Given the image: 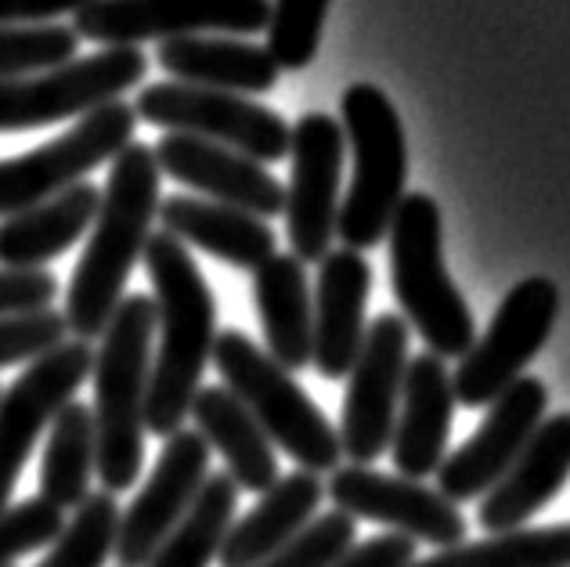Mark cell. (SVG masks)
Listing matches in <instances>:
<instances>
[{
    "instance_id": "obj_12",
    "label": "cell",
    "mask_w": 570,
    "mask_h": 567,
    "mask_svg": "<svg viewBox=\"0 0 570 567\" xmlns=\"http://www.w3.org/2000/svg\"><path fill=\"white\" fill-rule=\"evenodd\" d=\"M293 177L285 185V232L299 264L318 261L333 250L340 217V182L347 138L340 119L328 113H307L289 127Z\"/></svg>"
},
{
    "instance_id": "obj_20",
    "label": "cell",
    "mask_w": 570,
    "mask_h": 567,
    "mask_svg": "<svg viewBox=\"0 0 570 567\" xmlns=\"http://www.w3.org/2000/svg\"><path fill=\"white\" fill-rule=\"evenodd\" d=\"M452 416H455V391L444 358L430 351L412 358L409 369H404L397 423H394V438H390V452H394V467L401 477L423 481V477L438 473V467L448 456Z\"/></svg>"
},
{
    "instance_id": "obj_35",
    "label": "cell",
    "mask_w": 570,
    "mask_h": 567,
    "mask_svg": "<svg viewBox=\"0 0 570 567\" xmlns=\"http://www.w3.org/2000/svg\"><path fill=\"white\" fill-rule=\"evenodd\" d=\"M354 546V520L347 514H318L296 535L289 546H282L275 557L257 567H333Z\"/></svg>"
},
{
    "instance_id": "obj_3",
    "label": "cell",
    "mask_w": 570,
    "mask_h": 567,
    "mask_svg": "<svg viewBox=\"0 0 570 567\" xmlns=\"http://www.w3.org/2000/svg\"><path fill=\"white\" fill-rule=\"evenodd\" d=\"M156 343L153 296L127 293L95 351V473L101 491H127L145 467V394Z\"/></svg>"
},
{
    "instance_id": "obj_9",
    "label": "cell",
    "mask_w": 570,
    "mask_h": 567,
    "mask_svg": "<svg viewBox=\"0 0 570 567\" xmlns=\"http://www.w3.org/2000/svg\"><path fill=\"white\" fill-rule=\"evenodd\" d=\"M557 315V282L546 275L517 282L494 311L488 333L459 358V369L452 372V391L459 405L480 409L509 391L523 377V369L534 362V354L546 348Z\"/></svg>"
},
{
    "instance_id": "obj_13",
    "label": "cell",
    "mask_w": 570,
    "mask_h": 567,
    "mask_svg": "<svg viewBox=\"0 0 570 567\" xmlns=\"http://www.w3.org/2000/svg\"><path fill=\"white\" fill-rule=\"evenodd\" d=\"M95 369V348L87 340H66L22 369L8 391H0V510L11 502L26 459L33 456L43 427L55 423L72 394Z\"/></svg>"
},
{
    "instance_id": "obj_1",
    "label": "cell",
    "mask_w": 570,
    "mask_h": 567,
    "mask_svg": "<svg viewBox=\"0 0 570 567\" xmlns=\"http://www.w3.org/2000/svg\"><path fill=\"white\" fill-rule=\"evenodd\" d=\"M141 261L156 290V358L148 369L145 430L167 441L185 427L203 372L214 362L217 301L203 267L170 232L148 235Z\"/></svg>"
},
{
    "instance_id": "obj_34",
    "label": "cell",
    "mask_w": 570,
    "mask_h": 567,
    "mask_svg": "<svg viewBox=\"0 0 570 567\" xmlns=\"http://www.w3.org/2000/svg\"><path fill=\"white\" fill-rule=\"evenodd\" d=\"M66 528V514L48 499H22L0 510V567L51 546Z\"/></svg>"
},
{
    "instance_id": "obj_5",
    "label": "cell",
    "mask_w": 570,
    "mask_h": 567,
    "mask_svg": "<svg viewBox=\"0 0 570 567\" xmlns=\"http://www.w3.org/2000/svg\"><path fill=\"white\" fill-rule=\"evenodd\" d=\"M340 119L354 174L340 199L336 235L343 250L362 253L383 243L401 199L409 196V141L394 101L376 84H351L340 101Z\"/></svg>"
},
{
    "instance_id": "obj_19",
    "label": "cell",
    "mask_w": 570,
    "mask_h": 567,
    "mask_svg": "<svg viewBox=\"0 0 570 567\" xmlns=\"http://www.w3.org/2000/svg\"><path fill=\"white\" fill-rule=\"evenodd\" d=\"M372 293V267L357 250H328L314 286V354L311 365L325 380L347 377L365 343V311Z\"/></svg>"
},
{
    "instance_id": "obj_4",
    "label": "cell",
    "mask_w": 570,
    "mask_h": 567,
    "mask_svg": "<svg viewBox=\"0 0 570 567\" xmlns=\"http://www.w3.org/2000/svg\"><path fill=\"white\" fill-rule=\"evenodd\" d=\"M390 278L404 322L426 340L430 354L462 358L476 343V325L466 296L444 267L441 206L426 192L404 196L390 221Z\"/></svg>"
},
{
    "instance_id": "obj_2",
    "label": "cell",
    "mask_w": 570,
    "mask_h": 567,
    "mask_svg": "<svg viewBox=\"0 0 570 567\" xmlns=\"http://www.w3.org/2000/svg\"><path fill=\"white\" fill-rule=\"evenodd\" d=\"M159 177L163 174L156 167L153 145L130 141L112 159L91 238H87L83 257L72 267V282L66 290L62 315L77 340H101L105 325L127 296V278L134 264L141 261L153 221L159 217Z\"/></svg>"
},
{
    "instance_id": "obj_39",
    "label": "cell",
    "mask_w": 570,
    "mask_h": 567,
    "mask_svg": "<svg viewBox=\"0 0 570 567\" xmlns=\"http://www.w3.org/2000/svg\"><path fill=\"white\" fill-rule=\"evenodd\" d=\"M87 4L91 0H0V26H48Z\"/></svg>"
},
{
    "instance_id": "obj_37",
    "label": "cell",
    "mask_w": 570,
    "mask_h": 567,
    "mask_svg": "<svg viewBox=\"0 0 570 567\" xmlns=\"http://www.w3.org/2000/svg\"><path fill=\"white\" fill-rule=\"evenodd\" d=\"M58 296V278L43 267H0V319L48 311Z\"/></svg>"
},
{
    "instance_id": "obj_28",
    "label": "cell",
    "mask_w": 570,
    "mask_h": 567,
    "mask_svg": "<svg viewBox=\"0 0 570 567\" xmlns=\"http://www.w3.org/2000/svg\"><path fill=\"white\" fill-rule=\"evenodd\" d=\"M95 416L83 401H69V405L55 416L51 438L43 444L40 459V499H48L58 510H77V506L91 496L95 477Z\"/></svg>"
},
{
    "instance_id": "obj_23",
    "label": "cell",
    "mask_w": 570,
    "mask_h": 567,
    "mask_svg": "<svg viewBox=\"0 0 570 567\" xmlns=\"http://www.w3.org/2000/svg\"><path fill=\"white\" fill-rule=\"evenodd\" d=\"M325 499V485L307 470H293L261 491L257 506L232 525L220 546V567H257L304 531Z\"/></svg>"
},
{
    "instance_id": "obj_38",
    "label": "cell",
    "mask_w": 570,
    "mask_h": 567,
    "mask_svg": "<svg viewBox=\"0 0 570 567\" xmlns=\"http://www.w3.org/2000/svg\"><path fill=\"white\" fill-rule=\"evenodd\" d=\"M415 564V542L404 535H372L365 542H354L333 567H412Z\"/></svg>"
},
{
    "instance_id": "obj_25",
    "label": "cell",
    "mask_w": 570,
    "mask_h": 567,
    "mask_svg": "<svg viewBox=\"0 0 570 567\" xmlns=\"http://www.w3.org/2000/svg\"><path fill=\"white\" fill-rule=\"evenodd\" d=\"M253 304H257L267 354L285 372L307 369L314 354V301L307 267L293 253H275L253 272Z\"/></svg>"
},
{
    "instance_id": "obj_10",
    "label": "cell",
    "mask_w": 570,
    "mask_h": 567,
    "mask_svg": "<svg viewBox=\"0 0 570 567\" xmlns=\"http://www.w3.org/2000/svg\"><path fill=\"white\" fill-rule=\"evenodd\" d=\"M134 113L167 134H188V138L235 148V153L249 156L261 167L289 156V124L275 109L243 95L206 91V87L167 80L148 84L134 101Z\"/></svg>"
},
{
    "instance_id": "obj_18",
    "label": "cell",
    "mask_w": 570,
    "mask_h": 567,
    "mask_svg": "<svg viewBox=\"0 0 570 567\" xmlns=\"http://www.w3.org/2000/svg\"><path fill=\"white\" fill-rule=\"evenodd\" d=\"M153 156L159 174L203 192L209 203L235 206L261 221H272L285 211V188L278 177L235 148L188 138V134H163L153 145Z\"/></svg>"
},
{
    "instance_id": "obj_17",
    "label": "cell",
    "mask_w": 570,
    "mask_h": 567,
    "mask_svg": "<svg viewBox=\"0 0 570 567\" xmlns=\"http://www.w3.org/2000/svg\"><path fill=\"white\" fill-rule=\"evenodd\" d=\"M549 391L538 377H520L509 391L491 401V409L476 434L444 456L438 467V491L448 502H470L488 496L499 477L513 467V459L531 441L538 423L546 420Z\"/></svg>"
},
{
    "instance_id": "obj_32",
    "label": "cell",
    "mask_w": 570,
    "mask_h": 567,
    "mask_svg": "<svg viewBox=\"0 0 570 567\" xmlns=\"http://www.w3.org/2000/svg\"><path fill=\"white\" fill-rule=\"evenodd\" d=\"M80 58V37L72 26H0V80L29 77Z\"/></svg>"
},
{
    "instance_id": "obj_36",
    "label": "cell",
    "mask_w": 570,
    "mask_h": 567,
    "mask_svg": "<svg viewBox=\"0 0 570 567\" xmlns=\"http://www.w3.org/2000/svg\"><path fill=\"white\" fill-rule=\"evenodd\" d=\"M66 340H69L66 315L55 307L22 319H0V369L37 362L40 354L55 351Z\"/></svg>"
},
{
    "instance_id": "obj_27",
    "label": "cell",
    "mask_w": 570,
    "mask_h": 567,
    "mask_svg": "<svg viewBox=\"0 0 570 567\" xmlns=\"http://www.w3.org/2000/svg\"><path fill=\"white\" fill-rule=\"evenodd\" d=\"M101 206V188L80 182L55 199L4 217L0 225V264L4 267H43L48 261L62 257L80 238L91 232Z\"/></svg>"
},
{
    "instance_id": "obj_26",
    "label": "cell",
    "mask_w": 570,
    "mask_h": 567,
    "mask_svg": "<svg viewBox=\"0 0 570 567\" xmlns=\"http://www.w3.org/2000/svg\"><path fill=\"white\" fill-rule=\"evenodd\" d=\"M188 416L209 444V452L224 456V467H228V477L238 491H257L261 496L282 477L275 444L267 441L257 420L228 387H199Z\"/></svg>"
},
{
    "instance_id": "obj_22",
    "label": "cell",
    "mask_w": 570,
    "mask_h": 567,
    "mask_svg": "<svg viewBox=\"0 0 570 567\" xmlns=\"http://www.w3.org/2000/svg\"><path fill=\"white\" fill-rule=\"evenodd\" d=\"M159 221L163 232H170L177 243L203 250L243 272H257L278 253V235L267 221L199 196H167L159 203Z\"/></svg>"
},
{
    "instance_id": "obj_30",
    "label": "cell",
    "mask_w": 570,
    "mask_h": 567,
    "mask_svg": "<svg viewBox=\"0 0 570 567\" xmlns=\"http://www.w3.org/2000/svg\"><path fill=\"white\" fill-rule=\"evenodd\" d=\"M412 567H570V525L517 528L480 542H459Z\"/></svg>"
},
{
    "instance_id": "obj_21",
    "label": "cell",
    "mask_w": 570,
    "mask_h": 567,
    "mask_svg": "<svg viewBox=\"0 0 570 567\" xmlns=\"http://www.w3.org/2000/svg\"><path fill=\"white\" fill-rule=\"evenodd\" d=\"M570 477V412L542 420L523 452L480 502V528L505 535L523 528L542 506L560 496Z\"/></svg>"
},
{
    "instance_id": "obj_31",
    "label": "cell",
    "mask_w": 570,
    "mask_h": 567,
    "mask_svg": "<svg viewBox=\"0 0 570 567\" xmlns=\"http://www.w3.org/2000/svg\"><path fill=\"white\" fill-rule=\"evenodd\" d=\"M119 531V502L109 491H91L72 520H66L62 535L51 542V554L37 567H105L116 549Z\"/></svg>"
},
{
    "instance_id": "obj_33",
    "label": "cell",
    "mask_w": 570,
    "mask_h": 567,
    "mask_svg": "<svg viewBox=\"0 0 570 567\" xmlns=\"http://www.w3.org/2000/svg\"><path fill=\"white\" fill-rule=\"evenodd\" d=\"M333 0H272L267 19V55L278 69H307L318 55L325 14Z\"/></svg>"
},
{
    "instance_id": "obj_11",
    "label": "cell",
    "mask_w": 570,
    "mask_h": 567,
    "mask_svg": "<svg viewBox=\"0 0 570 567\" xmlns=\"http://www.w3.org/2000/svg\"><path fill=\"white\" fill-rule=\"evenodd\" d=\"M267 19L272 0H91L72 14V33L101 48H141L206 33L253 37Z\"/></svg>"
},
{
    "instance_id": "obj_6",
    "label": "cell",
    "mask_w": 570,
    "mask_h": 567,
    "mask_svg": "<svg viewBox=\"0 0 570 567\" xmlns=\"http://www.w3.org/2000/svg\"><path fill=\"white\" fill-rule=\"evenodd\" d=\"M214 365L220 369L224 387L243 401L257 420L267 441L299 462L307 473L340 470V434L325 420V412L307 398V391L285 372L272 354L257 348L243 330H224L214 343Z\"/></svg>"
},
{
    "instance_id": "obj_8",
    "label": "cell",
    "mask_w": 570,
    "mask_h": 567,
    "mask_svg": "<svg viewBox=\"0 0 570 567\" xmlns=\"http://www.w3.org/2000/svg\"><path fill=\"white\" fill-rule=\"evenodd\" d=\"M138 113L130 101L116 98L109 106L87 113L55 141L33 148L26 156L0 159V217L55 199L58 192L80 185L101 163H112L134 141Z\"/></svg>"
},
{
    "instance_id": "obj_7",
    "label": "cell",
    "mask_w": 570,
    "mask_h": 567,
    "mask_svg": "<svg viewBox=\"0 0 570 567\" xmlns=\"http://www.w3.org/2000/svg\"><path fill=\"white\" fill-rule=\"evenodd\" d=\"M145 72L148 58L141 48H101L66 66L8 77L0 80V134L83 119L138 87Z\"/></svg>"
},
{
    "instance_id": "obj_15",
    "label": "cell",
    "mask_w": 570,
    "mask_h": 567,
    "mask_svg": "<svg viewBox=\"0 0 570 567\" xmlns=\"http://www.w3.org/2000/svg\"><path fill=\"white\" fill-rule=\"evenodd\" d=\"M209 477V444L195 427H181L163 441V452L127 510H119L112 557L119 567H145L174 531Z\"/></svg>"
},
{
    "instance_id": "obj_24",
    "label": "cell",
    "mask_w": 570,
    "mask_h": 567,
    "mask_svg": "<svg viewBox=\"0 0 570 567\" xmlns=\"http://www.w3.org/2000/svg\"><path fill=\"white\" fill-rule=\"evenodd\" d=\"M159 66L177 84L228 95H267L278 84V66L267 48L238 37H181L159 43Z\"/></svg>"
},
{
    "instance_id": "obj_16",
    "label": "cell",
    "mask_w": 570,
    "mask_h": 567,
    "mask_svg": "<svg viewBox=\"0 0 570 567\" xmlns=\"http://www.w3.org/2000/svg\"><path fill=\"white\" fill-rule=\"evenodd\" d=\"M325 496L333 499L340 514L351 520H376V525L394 528L404 539L433 542L452 549L466 542V517L455 502H448L438 488L409 481L401 473H380L372 467H340L328 477Z\"/></svg>"
},
{
    "instance_id": "obj_29",
    "label": "cell",
    "mask_w": 570,
    "mask_h": 567,
    "mask_svg": "<svg viewBox=\"0 0 570 567\" xmlns=\"http://www.w3.org/2000/svg\"><path fill=\"white\" fill-rule=\"evenodd\" d=\"M238 514V488L228 473L206 477L191 510L177 520L145 567H209L217 560L224 539Z\"/></svg>"
},
{
    "instance_id": "obj_14",
    "label": "cell",
    "mask_w": 570,
    "mask_h": 567,
    "mask_svg": "<svg viewBox=\"0 0 570 567\" xmlns=\"http://www.w3.org/2000/svg\"><path fill=\"white\" fill-rule=\"evenodd\" d=\"M404 369H409V322L380 315L365 330V343L351 365L347 398H343L340 449L354 467H372L394 438Z\"/></svg>"
}]
</instances>
